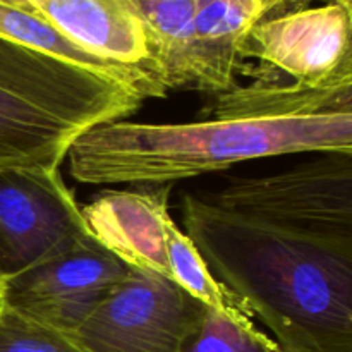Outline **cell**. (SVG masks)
Instances as JSON below:
<instances>
[{"label": "cell", "mask_w": 352, "mask_h": 352, "mask_svg": "<svg viewBox=\"0 0 352 352\" xmlns=\"http://www.w3.org/2000/svg\"><path fill=\"white\" fill-rule=\"evenodd\" d=\"M89 237L60 168L0 170V274L6 280Z\"/></svg>", "instance_id": "cell-7"}, {"label": "cell", "mask_w": 352, "mask_h": 352, "mask_svg": "<svg viewBox=\"0 0 352 352\" xmlns=\"http://www.w3.org/2000/svg\"><path fill=\"white\" fill-rule=\"evenodd\" d=\"M0 36L24 45V47L55 55L62 60H67L74 65H81V67L98 72V74L107 76V78L116 79V81L124 82V85H127L136 91L133 81L124 72L110 67L109 64L98 60L96 57L76 47L74 43H71L67 38L62 36L57 30H54L50 24L45 23L36 14L14 7L10 3L2 2V0H0Z\"/></svg>", "instance_id": "cell-15"}, {"label": "cell", "mask_w": 352, "mask_h": 352, "mask_svg": "<svg viewBox=\"0 0 352 352\" xmlns=\"http://www.w3.org/2000/svg\"><path fill=\"white\" fill-rule=\"evenodd\" d=\"M352 155V112L213 117L198 122L100 124L74 141L69 172L82 184H172L260 158Z\"/></svg>", "instance_id": "cell-2"}, {"label": "cell", "mask_w": 352, "mask_h": 352, "mask_svg": "<svg viewBox=\"0 0 352 352\" xmlns=\"http://www.w3.org/2000/svg\"><path fill=\"white\" fill-rule=\"evenodd\" d=\"M6 282H0V299L3 298V294H6Z\"/></svg>", "instance_id": "cell-19"}, {"label": "cell", "mask_w": 352, "mask_h": 352, "mask_svg": "<svg viewBox=\"0 0 352 352\" xmlns=\"http://www.w3.org/2000/svg\"><path fill=\"white\" fill-rule=\"evenodd\" d=\"M141 102L124 82L0 36V170L58 168L79 136Z\"/></svg>", "instance_id": "cell-3"}, {"label": "cell", "mask_w": 352, "mask_h": 352, "mask_svg": "<svg viewBox=\"0 0 352 352\" xmlns=\"http://www.w3.org/2000/svg\"><path fill=\"white\" fill-rule=\"evenodd\" d=\"M201 313L174 280L129 268L71 336L88 352H182Z\"/></svg>", "instance_id": "cell-6"}, {"label": "cell", "mask_w": 352, "mask_h": 352, "mask_svg": "<svg viewBox=\"0 0 352 352\" xmlns=\"http://www.w3.org/2000/svg\"><path fill=\"white\" fill-rule=\"evenodd\" d=\"M0 282H6V284H7V280H6V278H3L2 274H0Z\"/></svg>", "instance_id": "cell-20"}, {"label": "cell", "mask_w": 352, "mask_h": 352, "mask_svg": "<svg viewBox=\"0 0 352 352\" xmlns=\"http://www.w3.org/2000/svg\"><path fill=\"white\" fill-rule=\"evenodd\" d=\"M127 272L129 267L89 237L67 253L9 278L0 301L72 333Z\"/></svg>", "instance_id": "cell-9"}, {"label": "cell", "mask_w": 352, "mask_h": 352, "mask_svg": "<svg viewBox=\"0 0 352 352\" xmlns=\"http://www.w3.org/2000/svg\"><path fill=\"white\" fill-rule=\"evenodd\" d=\"M133 3L150 31L167 89L201 91L196 0H133Z\"/></svg>", "instance_id": "cell-12"}, {"label": "cell", "mask_w": 352, "mask_h": 352, "mask_svg": "<svg viewBox=\"0 0 352 352\" xmlns=\"http://www.w3.org/2000/svg\"><path fill=\"white\" fill-rule=\"evenodd\" d=\"M170 277L191 299L234 320H253L250 309L212 274L188 234L172 217L165 222Z\"/></svg>", "instance_id": "cell-14"}, {"label": "cell", "mask_w": 352, "mask_h": 352, "mask_svg": "<svg viewBox=\"0 0 352 352\" xmlns=\"http://www.w3.org/2000/svg\"><path fill=\"white\" fill-rule=\"evenodd\" d=\"M315 0H196L201 91L220 95L237 85L239 45L261 21L305 9Z\"/></svg>", "instance_id": "cell-11"}, {"label": "cell", "mask_w": 352, "mask_h": 352, "mask_svg": "<svg viewBox=\"0 0 352 352\" xmlns=\"http://www.w3.org/2000/svg\"><path fill=\"white\" fill-rule=\"evenodd\" d=\"M199 196L248 219L352 241V155L322 153L285 170L234 177Z\"/></svg>", "instance_id": "cell-4"}, {"label": "cell", "mask_w": 352, "mask_h": 352, "mask_svg": "<svg viewBox=\"0 0 352 352\" xmlns=\"http://www.w3.org/2000/svg\"><path fill=\"white\" fill-rule=\"evenodd\" d=\"M0 352H88L71 333L0 301Z\"/></svg>", "instance_id": "cell-17"}, {"label": "cell", "mask_w": 352, "mask_h": 352, "mask_svg": "<svg viewBox=\"0 0 352 352\" xmlns=\"http://www.w3.org/2000/svg\"><path fill=\"white\" fill-rule=\"evenodd\" d=\"M186 234L282 352H352V241L330 239L186 195Z\"/></svg>", "instance_id": "cell-1"}, {"label": "cell", "mask_w": 352, "mask_h": 352, "mask_svg": "<svg viewBox=\"0 0 352 352\" xmlns=\"http://www.w3.org/2000/svg\"><path fill=\"white\" fill-rule=\"evenodd\" d=\"M352 112V86L306 89L291 82L251 81L215 96L213 117H296Z\"/></svg>", "instance_id": "cell-13"}, {"label": "cell", "mask_w": 352, "mask_h": 352, "mask_svg": "<svg viewBox=\"0 0 352 352\" xmlns=\"http://www.w3.org/2000/svg\"><path fill=\"white\" fill-rule=\"evenodd\" d=\"M241 69L254 81L287 82L306 89L352 86L351 12L337 3L305 7L261 21L239 45Z\"/></svg>", "instance_id": "cell-5"}, {"label": "cell", "mask_w": 352, "mask_h": 352, "mask_svg": "<svg viewBox=\"0 0 352 352\" xmlns=\"http://www.w3.org/2000/svg\"><path fill=\"white\" fill-rule=\"evenodd\" d=\"M182 352H282L253 320H234L203 306L201 318Z\"/></svg>", "instance_id": "cell-16"}, {"label": "cell", "mask_w": 352, "mask_h": 352, "mask_svg": "<svg viewBox=\"0 0 352 352\" xmlns=\"http://www.w3.org/2000/svg\"><path fill=\"white\" fill-rule=\"evenodd\" d=\"M329 2L330 3H337V6L344 7V9L352 12V0H329Z\"/></svg>", "instance_id": "cell-18"}, {"label": "cell", "mask_w": 352, "mask_h": 352, "mask_svg": "<svg viewBox=\"0 0 352 352\" xmlns=\"http://www.w3.org/2000/svg\"><path fill=\"white\" fill-rule=\"evenodd\" d=\"M71 43L124 72L143 100L168 91L150 31L133 0H24Z\"/></svg>", "instance_id": "cell-8"}, {"label": "cell", "mask_w": 352, "mask_h": 352, "mask_svg": "<svg viewBox=\"0 0 352 352\" xmlns=\"http://www.w3.org/2000/svg\"><path fill=\"white\" fill-rule=\"evenodd\" d=\"M170 184L107 191L82 206L89 236L126 267L170 278L165 222Z\"/></svg>", "instance_id": "cell-10"}]
</instances>
